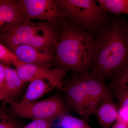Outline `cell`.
<instances>
[{
    "mask_svg": "<svg viewBox=\"0 0 128 128\" xmlns=\"http://www.w3.org/2000/svg\"><path fill=\"white\" fill-rule=\"evenodd\" d=\"M98 31L95 54L88 73L103 81L128 66V46L122 18L116 16Z\"/></svg>",
    "mask_w": 128,
    "mask_h": 128,
    "instance_id": "1",
    "label": "cell"
},
{
    "mask_svg": "<svg viewBox=\"0 0 128 128\" xmlns=\"http://www.w3.org/2000/svg\"><path fill=\"white\" fill-rule=\"evenodd\" d=\"M60 35L55 47L53 65L78 74L88 73L96 49L92 34L79 29L66 18L59 26Z\"/></svg>",
    "mask_w": 128,
    "mask_h": 128,
    "instance_id": "2",
    "label": "cell"
},
{
    "mask_svg": "<svg viewBox=\"0 0 128 128\" xmlns=\"http://www.w3.org/2000/svg\"><path fill=\"white\" fill-rule=\"evenodd\" d=\"M58 88L64 93L68 109L75 112L88 121L104 100L114 96L105 82L89 73H73L71 78L60 83Z\"/></svg>",
    "mask_w": 128,
    "mask_h": 128,
    "instance_id": "3",
    "label": "cell"
},
{
    "mask_svg": "<svg viewBox=\"0 0 128 128\" xmlns=\"http://www.w3.org/2000/svg\"><path fill=\"white\" fill-rule=\"evenodd\" d=\"M58 26L45 22L25 20L22 24L0 34V41L12 50L20 45H29L44 52L53 53L60 35Z\"/></svg>",
    "mask_w": 128,
    "mask_h": 128,
    "instance_id": "4",
    "label": "cell"
},
{
    "mask_svg": "<svg viewBox=\"0 0 128 128\" xmlns=\"http://www.w3.org/2000/svg\"><path fill=\"white\" fill-rule=\"evenodd\" d=\"M64 17L80 30L97 32L108 22L107 13L96 0H57Z\"/></svg>",
    "mask_w": 128,
    "mask_h": 128,
    "instance_id": "5",
    "label": "cell"
},
{
    "mask_svg": "<svg viewBox=\"0 0 128 128\" xmlns=\"http://www.w3.org/2000/svg\"><path fill=\"white\" fill-rule=\"evenodd\" d=\"M15 114L33 120H48L54 121L66 114L68 110L64 98L57 94L41 100L21 103L9 98L6 100Z\"/></svg>",
    "mask_w": 128,
    "mask_h": 128,
    "instance_id": "6",
    "label": "cell"
},
{
    "mask_svg": "<svg viewBox=\"0 0 128 128\" xmlns=\"http://www.w3.org/2000/svg\"><path fill=\"white\" fill-rule=\"evenodd\" d=\"M25 20H38L48 22L58 26L65 19L57 0H16Z\"/></svg>",
    "mask_w": 128,
    "mask_h": 128,
    "instance_id": "7",
    "label": "cell"
},
{
    "mask_svg": "<svg viewBox=\"0 0 128 128\" xmlns=\"http://www.w3.org/2000/svg\"><path fill=\"white\" fill-rule=\"evenodd\" d=\"M20 78L24 82L34 80H45L53 87H58L66 73L68 69L57 66L54 68L36 65L24 64L20 62L14 66Z\"/></svg>",
    "mask_w": 128,
    "mask_h": 128,
    "instance_id": "8",
    "label": "cell"
},
{
    "mask_svg": "<svg viewBox=\"0 0 128 128\" xmlns=\"http://www.w3.org/2000/svg\"><path fill=\"white\" fill-rule=\"evenodd\" d=\"M12 51L19 61L24 64L50 67L55 59L53 53L42 51L29 45H19Z\"/></svg>",
    "mask_w": 128,
    "mask_h": 128,
    "instance_id": "9",
    "label": "cell"
},
{
    "mask_svg": "<svg viewBox=\"0 0 128 128\" xmlns=\"http://www.w3.org/2000/svg\"><path fill=\"white\" fill-rule=\"evenodd\" d=\"M25 21L16 0H0V32H8Z\"/></svg>",
    "mask_w": 128,
    "mask_h": 128,
    "instance_id": "10",
    "label": "cell"
},
{
    "mask_svg": "<svg viewBox=\"0 0 128 128\" xmlns=\"http://www.w3.org/2000/svg\"><path fill=\"white\" fill-rule=\"evenodd\" d=\"M113 97L111 96L104 99L94 114L102 128H111L118 118V107Z\"/></svg>",
    "mask_w": 128,
    "mask_h": 128,
    "instance_id": "11",
    "label": "cell"
},
{
    "mask_svg": "<svg viewBox=\"0 0 128 128\" xmlns=\"http://www.w3.org/2000/svg\"><path fill=\"white\" fill-rule=\"evenodd\" d=\"M54 88L49 82L45 80H36L30 82L21 103L34 102L41 98Z\"/></svg>",
    "mask_w": 128,
    "mask_h": 128,
    "instance_id": "12",
    "label": "cell"
},
{
    "mask_svg": "<svg viewBox=\"0 0 128 128\" xmlns=\"http://www.w3.org/2000/svg\"><path fill=\"white\" fill-rule=\"evenodd\" d=\"M5 86L10 98L16 96L22 89L24 82L19 77L16 70L5 65Z\"/></svg>",
    "mask_w": 128,
    "mask_h": 128,
    "instance_id": "13",
    "label": "cell"
},
{
    "mask_svg": "<svg viewBox=\"0 0 128 128\" xmlns=\"http://www.w3.org/2000/svg\"><path fill=\"white\" fill-rule=\"evenodd\" d=\"M99 6L106 13L116 16L128 15V0H96Z\"/></svg>",
    "mask_w": 128,
    "mask_h": 128,
    "instance_id": "14",
    "label": "cell"
},
{
    "mask_svg": "<svg viewBox=\"0 0 128 128\" xmlns=\"http://www.w3.org/2000/svg\"><path fill=\"white\" fill-rule=\"evenodd\" d=\"M110 87L118 102V119L128 123V90L117 87Z\"/></svg>",
    "mask_w": 128,
    "mask_h": 128,
    "instance_id": "15",
    "label": "cell"
},
{
    "mask_svg": "<svg viewBox=\"0 0 128 128\" xmlns=\"http://www.w3.org/2000/svg\"><path fill=\"white\" fill-rule=\"evenodd\" d=\"M58 125L63 128H91L86 121L66 114L60 118Z\"/></svg>",
    "mask_w": 128,
    "mask_h": 128,
    "instance_id": "16",
    "label": "cell"
},
{
    "mask_svg": "<svg viewBox=\"0 0 128 128\" xmlns=\"http://www.w3.org/2000/svg\"><path fill=\"white\" fill-rule=\"evenodd\" d=\"M110 87L128 90V66L112 78Z\"/></svg>",
    "mask_w": 128,
    "mask_h": 128,
    "instance_id": "17",
    "label": "cell"
},
{
    "mask_svg": "<svg viewBox=\"0 0 128 128\" xmlns=\"http://www.w3.org/2000/svg\"><path fill=\"white\" fill-rule=\"evenodd\" d=\"M6 64L15 65L19 62L14 53L0 43V62Z\"/></svg>",
    "mask_w": 128,
    "mask_h": 128,
    "instance_id": "18",
    "label": "cell"
},
{
    "mask_svg": "<svg viewBox=\"0 0 128 128\" xmlns=\"http://www.w3.org/2000/svg\"><path fill=\"white\" fill-rule=\"evenodd\" d=\"M0 128H17L14 120L3 106L0 108Z\"/></svg>",
    "mask_w": 128,
    "mask_h": 128,
    "instance_id": "19",
    "label": "cell"
},
{
    "mask_svg": "<svg viewBox=\"0 0 128 128\" xmlns=\"http://www.w3.org/2000/svg\"><path fill=\"white\" fill-rule=\"evenodd\" d=\"M54 122L48 120H34L23 128H50Z\"/></svg>",
    "mask_w": 128,
    "mask_h": 128,
    "instance_id": "20",
    "label": "cell"
},
{
    "mask_svg": "<svg viewBox=\"0 0 128 128\" xmlns=\"http://www.w3.org/2000/svg\"><path fill=\"white\" fill-rule=\"evenodd\" d=\"M5 65L0 62V91L10 97L6 90L5 86Z\"/></svg>",
    "mask_w": 128,
    "mask_h": 128,
    "instance_id": "21",
    "label": "cell"
},
{
    "mask_svg": "<svg viewBox=\"0 0 128 128\" xmlns=\"http://www.w3.org/2000/svg\"><path fill=\"white\" fill-rule=\"evenodd\" d=\"M111 128H128V123L118 119Z\"/></svg>",
    "mask_w": 128,
    "mask_h": 128,
    "instance_id": "22",
    "label": "cell"
},
{
    "mask_svg": "<svg viewBox=\"0 0 128 128\" xmlns=\"http://www.w3.org/2000/svg\"><path fill=\"white\" fill-rule=\"evenodd\" d=\"M122 20L125 28L126 41L128 46V21L124 18H122Z\"/></svg>",
    "mask_w": 128,
    "mask_h": 128,
    "instance_id": "23",
    "label": "cell"
},
{
    "mask_svg": "<svg viewBox=\"0 0 128 128\" xmlns=\"http://www.w3.org/2000/svg\"><path fill=\"white\" fill-rule=\"evenodd\" d=\"M9 98H10L7 95L0 91V101L5 100Z\"/></svg>",
    "mask_w": 128,
    "mask_h": 128,
    "instance_id": "24",
    "label": "cell"
}]
</instances>
